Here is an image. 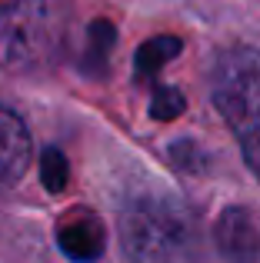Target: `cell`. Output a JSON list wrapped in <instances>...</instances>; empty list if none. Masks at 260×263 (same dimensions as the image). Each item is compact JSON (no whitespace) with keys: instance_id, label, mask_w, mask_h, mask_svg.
I'll list each match as a JSON object with an SVG mask.
<instances>
[{"instance_id":"obj_3","label":"cell","mask_w":260,"mask_h":263,"mask_svg":"<svg viewBox=\"0 0 260 263\" xmlns=\"http://www.w3.org/2000/svg\"><path fill=\"white\" fill-rule=\"evenodd\" d=\"M210 93L260 180V50L234 47L220 53L210 73Z\"/></svg>"},{"instance_id":"obj_9","label":"cell","mask_w":260,"mask_h":263,"mask_svg":"<svg viewBox=\"0 0 260 263\" xmlns=\"http://www.w3.org/2000/svg\"><path fill=\"white\" fill-rule=\"evenodd\" d=\"M67 160H64V154H60L57 147H50V150H44V157H40V183L47 186L50 193H60L67 186Z\"/></svg>"},{"instance_id":"obj_1","label":"cell","mask_w":260,"mask_h":263,"mask_svg":"<svg viewBox=\"0 0 260 263\" xmlns=\"http://www.w3.org/2000/svg\"><path fill=\"white\" fill-rule=\"evenodd\" d=\"M70 30V0H0V70H53L67 53Z\"/></svg>"},{"instance_id":"obj_8","label":"cell","mask_w":260,"mask_h":263,"mask_svg":"<svg viewBox=\"0 0 260 263\" xmlns=\"http://www.w3.org/2000/svg\"><path fill=\"white\" fill-rule=\"evenodd\" d=\"M114 40H117V33H114V27L107 20H97L90 27V33H87V60H84L87 73H97V77L104 73V60L114 50Z\"/></svg>"},{"instance_id":"obj_10","label":"cell","mask_w":260,"mask_h":263,"mask_svg":"<svg viewBox=\"0 0 260 263\" xmlns=\"http://www.w3.org/2000/svg\"><path fill=\"white\" fill-rule=\"evenodd\" d=\"M183 110V93L174 87H160L154 93V103H150V114L157 117V120H174V117H180Z\"/></svg>"},{"instance_id":"obj_5","label":"cell","mask_w":260,"mask_h":263,"mask_svg":"<svg viewBox=\"0 0 260 263\" xmlns=\"http://www.w3.org/2000/svg\"><path fill=\"white\" fill-rule=\"evenodd\" d=\"M217 250L227 263H257L260 260V227L244 206H230L214 227Z\"/></svg>"},{"instance_id":"obj_4","label":"cell","mask_w":260,"mask_h":263,"mask_svg":"<svg viewBox=\"0 0 260 263\" xmlns=\"http://www.w3.org/2000/svg\"><path fill=\"white\" fill-rule=\"evenodd\" d=\"M57 243L73 263H94L100 260L107 247L104 220L87 206H70L57 223Z\"/></svg>"},{"instance_id":"obj_7","label":"cell","mask_w":260,"mask_h":263,"mask_svg":"<svg viewBox=\"0 0 260 263\" xmlns=\"http://www.w3.org/2000/svg\"><path fill=\"white\" fill-rule=\"evenodd\" d=\"M180 37H154L147 40V44L137 50V77H154L157 70H160L167 60H174L177 53H180Z\"/></svg>"},{"instance_id":"obj_2","label":"cell","mask_w":260,"mask_h":263,"mask_svg":"<svg viewBox=\"0 0 260 263\" xmlns=\"http://www.w3.org/2000/svg\"><path fill=\"white\" fill-rule=\"evenodd\" d=\"M197 223L174 197H137L120 217V243L130 263H194Z\"/></svg>"},{"instance_id":"obj_6","label":"cell","mask_w":260,"mask_h":263,"mask_svg":"<svg viewBox=\"0 0 260 263\" xmlns=\"http://www.w3.org/2000/svg\"><path fill=\"white\" fill-rule=\"evenodd\" d=\"M30 167V134L13 110L0 107V190L13 186Z\"/></svg>"}]
</instances>
